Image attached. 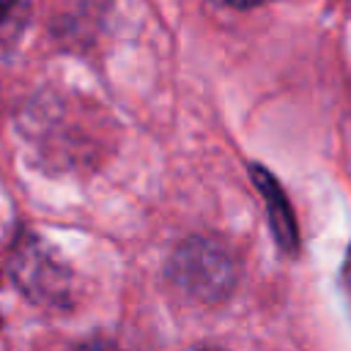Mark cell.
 Listing matches in <instances>:
<instances>
[{"mask_svg":"<svg viewBox=\"0 0 351 351\" xmlns=\"http://www.w3.org/2000/svg\"><path fill=\"white\" fill-rule=\"evenodd\" d=\"M170 280L197 302H222L236 285L230 252L211 239H186L170 255Z\"/></svg>","mask_w":351,"mask_h":351,"instance_id":"6da1fadb","label":"cell"},{"mask_svg":"<svg viewBox=\"0 0 351 351\" xmlns=\"http://www.w3.org/2000/svg\"><path fill=\"white\" fill-rule=\"evenodd\" d=\"M11 277L36 304L66 307L71 302V271L69 266L38 239H19L11 258Z\"/></svg>","mask_w":351,"mask_h":351,"instance_id":"7a4b0ae2","label":"cell"},{"mask_svg":"<svg viewBox=\"0 0 351 351\" xmlns=\"http://www.w3.org/2000/svg\"><path fill=\"white\" fill-rule=\"evenodd\" d=\"M250 173H252V181H255L258 192L263 195V203H266V211H269V225H271L277 247L285 255H296L299 252V228H296L293 208H291L280 181L261 165H252Z\"/></svg>","mask_w":351,"mask_h":351,"instance_id":"3957f363","label":"cell"},{"mask_svg":"<svg viewBox=\"0 0 351 351\" xmlns=\"http://www.w3.org/2000/svg\"><path fill=\"white\" fill-rule=\"evenodd\" d=\"M74 351H121L115 343H110V340H101V337H93V340H85V343H80Z\"/></svg>","mask_w":351,"mask_h":351,"instance_id":"277c9868","label":"cell"},{"mask_svg":"<svg viewBox=\"0 0 351 351\" xmlns=\"http://www.w3.org/2000/svg\"><path fill=\"white\" fill-rule=\"evenodd\" d=\"M343 291L351 302V247H348V255H346V263H343Z\"/></svg>","mask_w":351,"mask_h":351,"instance_id":"5b68a950","label":"cell"},{"mask_svg":"<svg viewBox=\"0 0 351 351\" xmlns=\"http://www.w3.org/2000/svg\"><path fill=\"white\" fill-rule=\"evenodd\" d=\"M14 11V5H0V19L5 16V14H11Z\"/></svg>","mask_w":351,"mask_h":351,"instance_id":"8992f818","label":"cell"},{"mask_svg":"<svg viewBox=\"0 0 351 351\" xmlns=\"http://www.w3.org/2000/svg\"><path fill=\"white\" fill-rule=\"evenodd\" d=\"M200 351H217V348H200Z\"/></svg>","mask_w":351,"mask_h":351,"instance_id":"52a82bcc","label":"cell"}]
</instances>
